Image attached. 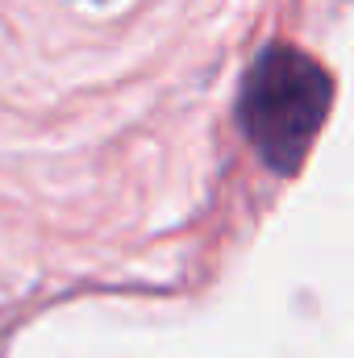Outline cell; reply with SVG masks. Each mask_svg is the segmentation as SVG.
Returning <instances> with one entry per match:
<instances>
[{"label":"cell","mask_w":354,"mask_h":358,"mask_svg":"<svg viewBox=\"0 0 354 358\" xmlns=\"http://www.w3.org/2000/svg\"><path fill=\"white\" fill-rule=\"evenodd\" d=\"M330 104L334 84L317 59L296 46H267L242 80L238 125L275 176H296L330 117Z\"/></svg>","instance_id":"obj_1"}]
</instances>
